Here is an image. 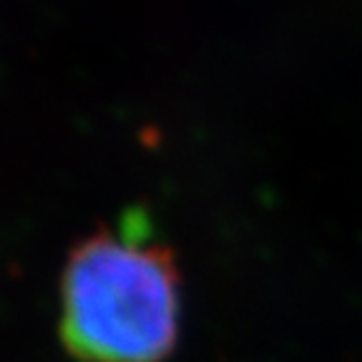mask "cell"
<instances>
[{"label":"cell","mask_w":362,"mask_h":362,"mask_svg":"<svg viewBox=\"0 0 362 362\" xmlns=\"http://www.w3.org/2000/svg\"><path fill=\"white\" fill-rule=\"evenodd\" d=\"M179 272L161 244L98 229L61 277V342L78 362H161L179 339Z\"/></svg>","instance_id":"6da1fadb"}]
</instances>
